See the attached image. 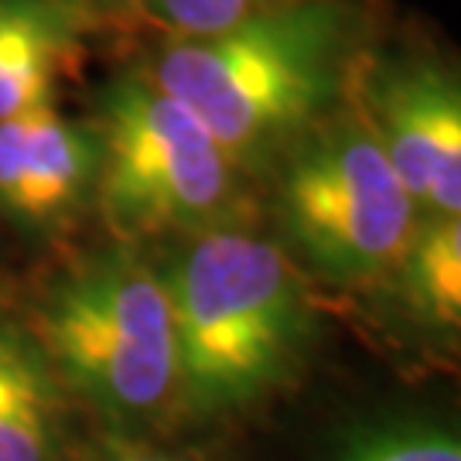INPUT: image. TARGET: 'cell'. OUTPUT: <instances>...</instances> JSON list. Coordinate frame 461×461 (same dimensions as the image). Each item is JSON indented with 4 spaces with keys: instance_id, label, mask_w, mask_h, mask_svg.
Segmentation results:
<instances>
[{
    "instance_id": "obj_1",
    "label": "cell",
    "mask_w": 461,
    "mask_h": 461,
    "mask_svg": "<svg viewBox=\"0 0 461 461\" xmlns=\"http://www.w3.org/2000/svg\"><path fill=\"white\" fill-rule=\"evenodd\" d=\"M158 249L175 314L178 434L253 424L304 383L325 297L260 222Z\"/></svg>"
},
{
    "instance_id": "obj_2",
    "label": "cell",
    "mask_w": 461,
    "mask_h": 461,
    "mask_svg": "<svg viewBox=\"0 0 461 461\" xmlns=\"http://www.w3.org/2000/svg\"><path fill=\"white\" fill-rule=\"evenodd\" d=\"M383 28L379 0H301L202 38H154L137 66L257 185L297 137L352 106Z\"/></svg>"
},
{
    "instance_id": "obj_3",
    "label": "cell",
    "mask_w": 461,
    "mask_h": 461,
    "mask_svg": "<svg viewBox=\"0 0 461 461\" xmlns=\"http://www.w3.org/2000/svg\"><path fill=\"white\" fill-rule=\"evenodd\" d=\"M17 308L89 428L178 434L175 314L158 249L96 232L21 284Z\"/></svg>"
},
{
    "instance_id": "obj_4",
    "label": "cell",
    "mask_w": 461,
    "mask_h": 461,
    "mask_svg": "<svg viewBox=\"0 0 461 461\" xmlns=\"http://www.w3.org/2000/svg\"><path fill=\"white\" fill-rule=\"evenodd\" d=\"M86 116L99 137V236L165 247L219 226L260 222L257 185L137 62L89 93Z\"/></svg>"
},
{
    "instance_id": "obj_5",
    "label": "cell",
    "mask_w": 461,
    "mask_h": 461,
    "mask_svg": "<svg viewBox=\"0 0 461 461\" xmlns=\"http://www.w3.org/2000/svg\"><path fill=\"white\" fill-rule=\"evenodd\" d=\"M257 219L318 291L339 294L373 284L420 222L356 106L312 127L267 167Z\"/></svg>"
},
{
    "instance_id": "obj_6",
    "label": "cell",
    "mask_w": 461,
    "mask_h": 461,
    "mask_svg": "<svg viewBox=\"0 0 461 461\" xmlns=\"http://www.w3.org/2000/svg\"><path fill=\"white\" fill-rule=\"evenodd\" d=\"M356 113L390 161L420 219L461 215V76L458 62L430 45H393L386 34L369 49Z\"/></svg>"
},
{
    "instance_id": "obj_7",
    "label": "cell",
    "mask_w": 461,
    "mask_h": 461,
    "mask_svg": "<svg viewBox=\"0 0 461 461\" xmlns=\"http://www.w3.org/2000/svg\"><path fill=\"white\" fill-rule=\"evenodd\" d=\"M99 137L62 103L0 120V232L17 247L59 257L96 230Z\"/></svg>"
},
{
    "instance_id": "obj_8",
    "label": "cell",
    "mask_w": 461,
    "mask_h": 461,
    "mask_svg": "<svg viewBox=\"0 0 461 461\" xmlns=\"http://www.w3.org/2000/svg\"><path fill=\"white\" fill-rule=\"evenodd\" d=\"M346 297L390 366L413 376L451 369L461 346V215L420 219L393 264Z\"/></svg>"
},
{
    "instance_id": "obj_9",
    "label": "cell",
    "mask_w": 461,
    "mask_h": 461,
    "mask_svg": "<svg viewBox=\"0 0 461 461\" xmlns=\"http://www.w3.org/2000/svg\"><path fill=\"white\" fill-rule=\"evenodd\" d=\"M89 424L17 301H0V461H76Z\"/></svg>"
},
{
    "instance_id": "obj_10",
    "label": "cell",
    "mask_w": 461,
    "mask_h": 461,
    "mask_svg": "<svg viewBox=\"0 0 461 461\" xmlns=\"http://www.w3.org/2000/svg\"><path fill=\"white\" fill-rule=\"evenodd\" d=\"M96 41L62 0H0V120L62 103Z\"/></svg>"
},
{
    "instance_id": "obj_11",
    "label": "cell",
    "mask_w": 461,
    "mask_h": 461,
    "mask_svg": "<svg viewBox=\"0 0 461 461\" xmlns=\"http://www.w3.org/2000/svg\"><path fill=\"white\" fill-rule=\"evenodd\" d=\"M325 461H461V438L434 413H379L339 430Z\"/></svg>"
},
{
    "instance_id": "obj_12",
    "label": "cell",
    "mask_w": 461,
    "mask_h": 461,
    "mask_svg": "<svg viewBox=\"0 0 461 461\" xmlns=\"http://www.w3.org/2000/svg\"><path fill=\"white\" fill-rule=\"evenodd\" d=\"M291 4H301V0H148L150 41L226 32L240 21L270 14Z\"/></svg>"
},
{
    "instance_id": "obj_13",
    "label": "cell",
    "mask_w": 461,
    "mask_h": 461,
    "mask_svg": "<svg viewBox=\"0 0 461 461\" xmlns=\"http://www.w3.org/2000/svg\"><path fill=\"white\" fill-rule=\"evenodd\" d=\"M76 461H219L202 445L182 441V434L167 438H123V434H103L86 430Z\"/></svg>"
},
{
    "instance_id": "obj_14",
    "label": "cell",
    "mask_w": 461,
    "mask_h": 461,
    "mask_svg": "<svg viewBox=\"0 0 461 461\" xmlns=\"http://www.w3.org/2000/svg\"><path fill=\"white\" fill-rule=\"evenodd\" d=\"M96 32L99 41L150 38L148 0H62Z\"/></svg>"
},
{
    "instance_id": "obj_15",
    "label": "cell",
    "mask_w": 461,
    "mask_h": 461,
    "mask_svg": "<svg viewBox=\"0 0 461 461\" xmlns=\"http://www.w3.org/2000/svg\"><path fill=\"white\" fill-rule=\"evenodd\" d=\"M17 294H21V280H14V274L0 257V301H17Z\"/></svg>"
}]
</instances>
